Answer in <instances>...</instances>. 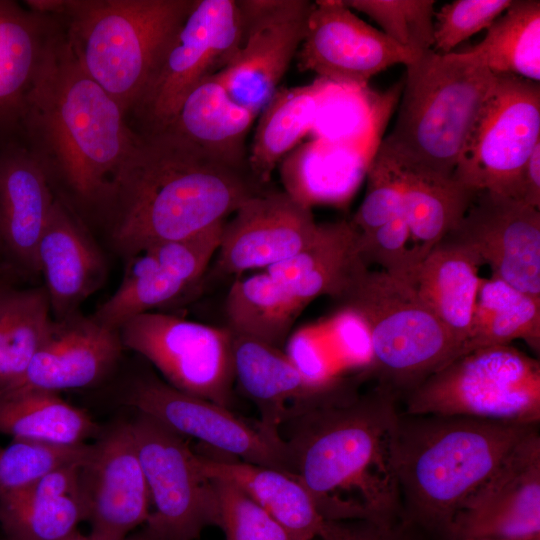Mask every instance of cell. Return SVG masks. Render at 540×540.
Instances as JSON below:
<instances>
[{
	"label": "cell",
	"mask_w": 540,
	"mask_h": 540,
	"mask_svg": "<svg viewBox=\"0 0 540 540\" xmlns=\"http://www.w3.org/2000/svg\"><path fill=\"white\" fill-rule=\"evenodd\" d=\"M359 231L351 221L318 223L311 241L291 258L266 271L304 309L328 296L337 301L368 268L359 254Z\"/></svg>",
	"instance_id": "cb8c5ba5"
},
{
	"label": "cell",
	"mask_w": 540,
	"mask_h": 540,
	"mask_svg": "<svg viewBox=\"0 0 540 540\" xmlns=\"http://www.w3.org/2000/svg\"><path fill=\"white\" fill-rule=\"evenodd\" d=\"M317 226L310 207L286 191L265 189L225 221L216 269L228 275L263 271L302 250Z\"/></svg>",
	"instance_id": "d6986e66"
},
{
	"label": "cell",
	"mask_w": 540,
	"mask_h": 540,
	"mask_svg": "<svg viewBox=\"0 0 540 540\" xmlns=\"http://www.w3.org/2000/svg\"><path fill=\"white\" fill-rule=\"evenodd\" d=\"M238 4L240 45L230 63L215 76L234 101L258 116L299 50L314 2L238 0Z\"/></svg>",
	"instance_id": "5bb4252c"
},
{
	"label": "cell",
	"mask_w": 540,
	"mask_h": 540,
	"mask_svg": "<svg viewBox=\"0 0 540 540\" xmlns=\"http://www.w3.org/2000/svg\"><path fill=\"white\" fill-rule=\"evenodd\" d=\"M302 310L263 270L231 285L225 300L226 327L235 336L284 349Z\"/></svg>",
	"instance_id": "d6a6232c"
},
{
	"label": "cell",
	"mask_w": 540,
	"mask_h": 540,
	"mask_svg": "<svg viewBox=\"0 0 540 540\" xmlns=\"http://www.w3.org/2000/svg\"><path fill=\"white\" fill-rule=\"evenodd\" d=\"M513 0H455L445 4L434 18V49L439 54L451 53L458 44L492 23Z\"/></svg>",
	"instance_id": "f6af8a7d"
},
{
	"label": "cell",
	"mask_w": 540,
	"mask_h": 540,
	"mask_svg": "<svg viewBox=\"0 0 540 540\" xmlns=\"http://www.w3.org/2000/svg\"><path fill=\"white\" fill-rule=\"evenodd\" d=\"M482 264L472 249L446 235L424 256L415 275L413 286L419 297L462 349L470 331Z\"/></svg>",
	"instance_id": "4316f807"
},
{
	"label": "cell",
	"mask_w": 540,
	"mask_h": 540,
	"mask_svg": "<svg viewBox=\"0 0 540 540\" xmlns=\"http://www.w3.org/2000/svg\"><path fill=\"white\" fill-rule=\"evenodd\" d=\"M487 29L484 39L463 52L493 74L540 81V1L513 0Z\"/></svg>",
	"instance_id": "d590c367"
},
{
	"label": "cell",
	"mask_w": 540,
	"mask_h": 540,
	"mask_svg": "<svg viewBox=\"0 0 540 540\" xmlns=\"http://www.w3.org/2000/svg\"><path fill=\"white\" fill-rule=\"evenodd\" d=\"M520 201L540 208V144L526 161L520 177Z\"/></svg>",
	"instance_id": "7dc6e473"
},
{
	"label": "cell",
	"mask_w": 540,
	"mask_h": 540,
	"mask_svg": "<svg viewBox=\"0 0 540 540\" xmlns=\"http://www.w3.org/2000/svg\"><path fill=\"white\" fill-rule=\"evenodd\" d=\"M403 523L384 526L367 520H325L318 540H410Z\"/></svg>",
	"instance_id": "bcb514c9"
},
{
	"label": "cell",
	"mask_w": 540,
	"mask_h": 540,
	"mask_svg": "<svg viewBox=\"0 0 540 540\" xmlns=\"http://www.w3.org/2000/svg\"><path fill=\"white\" fill-rule=\"evenodd\" d=\"M196 463L210 480L228 481L266 510L298 540H316L324 519L295 475L244 461H224L196 453Z\"/></svg>",
	"instance_id": "f1b7e54d"
},
{
	"label": "cell",
	"mask_w": 540,
	"mask_h": 540,
	"mask_svg": "<svg viewBox=\"0 0 540 540\" xmlns=\"http://www.w3.org/2000/svg\"><path fill=\"white\" fill-rule=\"evenodd\" d=\"M130 425L154 506L144 528L157 540H197L206 527H219L214 484L183 436L140 412Z\"/></svg>",
	"instance_id": "7c38bea8"
},
{
	"label": "cell",
	"mask_w": 540,
	"mask_h": 540,
	"mask_svg": "<svg viewBox=\"0 0 540 540\" xmlns=\"http://www.w3.org/2000/svg\"><path fill=\"white\" fill-rule=\"evenodd\" d=\"M235 382L256 405L259 427L283 440L281 426L290 406L336 397L358 383L357 377L337 375L324 383L308 380L293 365L283 349L233 335Z\"/></svg>",
	"instance_id": "44dd1931"
},
{
	"label": "cell",
	"mask_w": 540,
	"mask_h": 540,
	"mask_svg": "<svg viewBox=\"0 0 540 540\" xmlns=\"http://www.w3.org/2000/svg\"><path fill=\"white\" fill-rule=\"evenodd\" d=\"M329 80L318 77L312 83L278 89L258 115L248 165L265 185L277 164L310 133Z\"/></svg>",
	"instance_id": "4dcf8cb0"
},
{
	"label": "cell",
	"mask_w": 540,
	"mask_h": 540,
	"mask_svg": "<svg viewBox=\"0 0 540 540\" xmlns=\"http://www.w3.org/2000/svg\"><path fill=\"white\" fill-rule=\"evenodd\" d=\"M363 160L355 147L313 139L295 147L282 160L285 190L310 207L315 201L333 200V187L350 193L361 177Z\"/></svg>",
	"instance_id": "8d00e7d4"
},
{
	"label": "cell",
	"mask_w": 540,
	"mask_h": 540,
	"mask_svg": "<svg viewBox=\"0 0 540 540\" xmlns=\"http://www.w3.org/2000/svg\"><path fill=\"white\" fill-rule=\"evenodd\" d=\"M264 190L249 167L215 158L170 128L139 132L106 206L112 239L129 257L223 223Z\"/></svg>",
	"instance_id": "7a4b0ae2"
},
{
	"label": "cell",
	"mask_w": 540,
	"mask_h": 540,
	"mask_svg": "<svg viewBox=\"0 0 540 540\" xmlns=\"http://www.w3.org/2000/svg\"><path fill=\"white\" fill-rule=\"evenodd\" d=\"M494 77L463 52L424 51L406 65L397 118L381 143L404 166L452 178L464 140Z\"/></svg>",
	"instance_id": "8992f818"
},
{
	"label": "cell",
	"mask_w": 540,
	"mask_h": 540,
	"mask_svg": "<svg viewBox=\"0 0 540 540\" xmlns=\"http://www.w3.org/2000/svg\"><path fill=\"white\" fill-rule=\"evenodd\" d=\"M122 402L181 436L199 440L241 461L293 474L284 440H277L229 408L175 389L146 373L128 385Z\"/></svg>",
	"instance_id": "4fadbf2b"
},
{
	"label": "cell",
	"mask_w": 540,
	"mask_h": 540,
	"mask_svg": "<svg viewBox=\"0 0 540 540\" xmlns=\"http://www.w3.org/2000/svg\"><path fill=\"white\" fill-rule=\"evenodd\" d=\"M83 463L57 469L0 498V526L7 540H64L86 513L80 493Z\"/></svg>",
	"instance_id": "484cf974"
},
{
	"label": "cell",
	"mask_w": 540,
	"mask_h": 540,
	"mask_svg": "<svg viewBox=\"0 0 540 540\" xmlns=\"http://www.w3.org/2000/svg\"><path fill=\"white\" fill-rule=\"evenodd\" d=\"M117 101L80 67L63 27L26 98L19 128L52 180L84 205L107 206L139 137Z\"/></svg>",
	"instance_id": "3957f363"
},
{
	"label": "cell",
	"mask_w": 540,
	"mask_h": 540,
	"mask_svg": "<svg viewBox=\"0 0 540 540\" xmlns=\"http://www.w3.org/2000/svg\"><path fill=\"white\" fill-rule=\"evenodd\" d=\"M124 347L148 360L175 389L230 409L235 383L233 334L160 312L119 329Z\"/></svg>",
	"instance_id": "8fae6325"
},
{
	"label": "cell",
	"mask_w": 540,
	"mask_h": 540,
	"mask_svg": "<svg viewBox=\"0 0 540 540\" xmlns=\"http://www.w3.org/2000/svg\"><path fill=\"white\" fill-rule=\"evenodd\" d=\"M442 540H458V539L448 538V539H442Z\"/></svg>",
	"instance_id": "f907efd6"
},
{
	"label": "cell",
	"mask_w": 540,
	"mask_h": 540,
	"mask_svg": "<svg viewBox=\"0 0 540 540\" xmlns=\"http://www.w3.org/2000/svg\"><path fill=\"white\" fill-rule=\"evenodd\" d=\"M80 493L92 540H125L151 504L130 421L101 430L80 469Z\"/></svg>",
	"instance_id": "9a60e30c"
},
{
	"label": "cell",
	"mask_w": 540,
	"mask_h": 540,
	"mask_svg": "<svg viewBox=\"0 0 540 540\" xmlns=\"http://www.w3.org/2000/svg\"><path fill=\"white\" fill-rule=\"evenodd\" d=\"M5 285H3L1 279H0V289L3 288Z\"/></svg>",
	"instance_id": "681fc988"
},
{
	"label": "cell",
	"mask_w": 540,
	"mask_h": 540,
	"mask_svg": "<svg viewBox=\"0 0 540 540\" xmlns=\"http://www.w3.org/2000/svg\"><path fill=\"white\" fill-rule=\"evenodd\" d=\"M435 3L434 0L344 1L351 10L374 20L391 40L416 54L434 45Z\"/></svg>",
	"instance_id": "60d3db41"
},
{
	"label": "cell",
	"mask_w": 540,
	"mask_h": 540,
	"mask_svg": "<svg viewBox=\"0 0 540 540\" xmlns=\"http://www.w3.org/2000/svg\"><path fill=\"white\" fill-rule=\"evenodd\" d=\"M410 232L402 211L369 233L359 232V254L368 267L379 265L389 276L414 285L419 262L408 245Z\"/></svg>",
	"instance_id": "ee69618b"
},
{
	"label": "cell",
	"mask_w": 540,
	"mask_h": 540,
	"mask_svg": "<svg viewBox=\"0 0 540 540\" xmlns=\"http://www.w3.org/2000/svg\"><path fill=\"white\" fill-rule=\"evenodd\" d=\"M257 117L234 101L214 74L187 94L166 128L215 158L249 167L245 140Z\"/></svg>",
	"instance_id": "83f0119b"
},
{
	"label": "cell",
	"mask_w": 540,
	"mask_h": 540,
	"mask_svg": "<svg viewBox=\"0 0 540 540\" xmlns=\"http://www.w3.org/2000/svg\"><path fill=\"white\" fill-rule=\"evenodd\" d=\"M53 321L44 287L0 289V394L19 383Z\"/></svg>",
	"instance_id": "e575fe53"
},
{
	"label": "cell",
	"mask_w": 540,
	"mask_h": 540,
	"mask_svg": "<svg viewBox=\"0 0 540 540\" xmlns=\"http://www.w3.org/2000/svg\"><path fill=\"white\" fill-rule=\"evenodd\" d=\"M91 444L62 445L13 439L0 446V498L18 491L65 466L84 463Z\"/></svg>",
	"instance_id": "f35d334b"
},
{
	"label": "cell",
	"mask_w": 540,
	"mask_h": 540,
	"mask_svg": "<svg viewBox=\"0 0 540 540\" xmlns=\"http://www.w3.org/2000/svg\"><path fill=\"white\" fill-rule=\"evenodd\" d=\"M211 481L218 499V528L224 532L225 540H298L234 484Z\"/></svg>",
	"instance_id": "7bdbcfd3"
},
{
	"label": "cell",
	"mask_w": 540,
	"mask_h": 540,
	"mask_svg": "<svg viewBox=\"0 0 540 540\" xmlns=\"http://www.w3.org/2000/svg\"><path fill=\"white\" fill-rule=\"evenodd\" d=\"M396 162L412 252L420 263L459 224L478 191L453 177L441 178Z\"/></svg>",
	"instance_id": "f546056e"
},
{
	"label": "cell",
	"mask_w": 540,
	"mask_h": 540,
	"mask_svg": "<svg viewBox=\"0 0 540 540\" xmlns=\"http://www.w3.org/2000/svg\"><path fill=\"white\" fill-rule=\"evenodd\" d=\"M36 262L55 320L77 313L79 305L101 286L105 275L98 248L59 197L40 237Z\"/></svg>",
	"instance_id": "7402d4cb"
},
{
	"label": "cell",
	"mask_w": 540,
	"mask_h": 540,
	"mask_svg": "<svg viewBox=\"0 0 540 540\" xmlns=\"http://www.w3.org/2000/svg\"><path fill=\"white\" fill-rule=\"evenodd\" d=\"M458 540H540V435L530 430L456 516Z\"/></svg>",
	"instance_id": "2e32d148"
},
{
	"label": "cell",
	"mask_w": 540,
	"mask_h": 540,
	"mask_svg": "<svg viewBox=\"0 0 540 540\" xmlns=\"http://www.w3.org/2000/svg\"><path fill=\"white\" fill-rule=\"evenodd\" d=\"M62 29L57 16L0 0V130L19 127L26 98Z\"/></svg>",
	"instance_id": "d4e9b609"
},
{
	"label": "cell",
	"mask_w": 540,
	"mask_h": 540,
	"mask_svg": "<svg viewBox=\"0 0 540 540\" xmlns=\"http://www.w3.org/2000/svg\"><path fill=\"white\" fill-rule=\"evenodd\" d=\"M540 144V85L495 74L461 148L453 179L520 201V177Z\"/></svg>",
	"instance_id": "9c48e42d"
},
{
	"label": "cell",
	"mask_w": 540,
	"mask_h": 540,
	"mask_svg": "<svg viewBox=\"0 0 540 540\" xmlns=\"http://www.w3.org/2000/svg\"><path fill=\"white\" fill-rule=\"evenodd\" d=\"M404 399L408 415L538 425L540 362L511 345L477 348L432 373Z\"/></svg>",
	"instance_id": "ba28073f"
},
{
	"label": "cell",
	"mask_w": 540,
	"mask_h": 540,
	"mask_svg": "<svg viewBox=\"0 0 540 540\" xmlns=\"http://www.w3.org/2000/svg\"><path fill=\"white\" fill-rule=\"evenodd\" d=\"M241 33L238 0H194L132 111L143 133L166 128L187 94L230 63Z\"/></svg>",
	"instance_id": "30bf717a"
},
{
	"label": "cell",
	"mask_w": 540,
	"mask_h": 540,
	"mask_svg": "<svg viewBox=\"0 0 540 540\" xmlns=\"http://www.w3.org/2000/svg\"><path fill=\"white\" fill-rule=\"evenodd\" d=\"M397 399L376 385L363 394L356 390L287 409L281 429H287L292 471L323 519L402 523Z\"/></svg>",
	"instance_id": "6da1fadb"
},
{
	"label": "cell",
	"mask_w": 540,
	"mask_h": 540,
	"mask_svg": "<svg viewBox=\"0 0 540 540\" xmlns=\"http://www.w3.org/2000/svg\"><path fill=\"white\" fill-rule=\"evenodd\" d=\"M337 302L365 327L371 361L365 376L398 399L462 352L414 286L363 269Z\"/></svg>",
	"instance_id": "52a82bcc"
},
{
	"label": "cell",
	"mask_w": 540,
	"mask_h": 540,
	"mask_svg": "<svg viewBox=\"0 0 540 540\" xmlns=\"http://www.w3.org/2000/svg\"><path fill=\"white\" fill-rule=\"evenodd\" d=\"M55 196L44 168L26 145L0 152V241L20 265L37 271L36 252Z\"/></svg>",
	"instance_id": "603a6c76"
},
{
	"label": "cell",
	"mask_w": 540,
	"mask_h": 540,
	"mask_svg": "<svg viewBox=\"0 0 540 540\" xmlns=\"http://www.w3.org/2000/svg\"><path fill=\"white\" fill-rule=\"evenodd\" d=\"M194 0H61L56 16L76 61L132 112Z\"/></svg>",
	"instance_id": "5b68a950"
},
{
	"label": "cell",
	"mask_w": 540,
	"mask_h": 540,
	"mask_svg": "<svg viewBox=\"0 0 540 540\" xmlns=\"http://www.w3.org/2000/svg\"><path fill=\"white\" fill-rule=\"evenodd\" d=\"M517 339L539 353L540 299L500 279H481L461 354L482 347L510 345Z\"/></svg>",
	"instance_id": "836d02e7"
},
{
	"label": "cell",
	"mask_w": 540,
	"mask_h": 540,
	"mask_svg": "<svg viewBox=\"0 0 540 540\" xmlns=\"http://www.w3.org/2000/svg\"><path fill=\"white\" fill-rule=\"evenodd\" d=\"M191 287L147 248L129 256L118 288L92 318L119 330L130 319L178 299Z\"/></svg>",
	"instance_id": "74e56055"
},
{
	"label": "cell",
	"mask_w": 540,
	"mask_h": 540,
	"mask_svg": "<svg viewBox=\"0 0 540 540\" xmlns=\"http://www.w3.org/2000/svg\"><path fill=\"white\" fill-rule=\"evenodd\" d=\"M301 71L333 82L366 86L381 71L416 54L357 17L343 0H317L297 52Z\"/></svg>",
	"instance_id": "e0dca14e"
},
{
	"label": "cell",
	"mask_w": 540,
	"mask_h": 540,
	"mask_svg": "<svg viewBox=\"0 0 540 540\" xmlns=\"http://www.w3.org/2000/svg\"><path fill=\"white\" fill-rule=\"evenodd\" d=\"M64 540H92L89 536L82 535L78 530ZM125 540H157L145 528L130 534Z\"/></svg>",
	"instance_id": "c3c4849f"
},
{
	"label": "cell",
	"mask_w": 540,
	"mask_h": 540,
	"mask_svg": "<svg viewBox=\"0 0 540 540\" xmlns=\"http://www.w3.org/2000/svg\"><path fill=\"white\" fill-rule=\"evenodd\" d=\"M402 211L399 167L381 143L368 164L366 193L351 222L360 233H369Z\"/></svg>",
	"instance_id": "b9f144b4"
},
{
	"label": "cell",
	"mask_w": 540,
	"mask_h": 540,
	"mask_svg": "<svg viewBox=\"0 0 540 540\" xmlns=\"http://www.w3.org/2000/svg\"><path fill=\"white\" fill-rule=\"evenodd\" d=\"M124 348L119 330L77 313L53 321L49 336L11 390L59 393L102 381L117 364ZM8 392V391H7Z\"/></svg>",
	"instance_id": "ffe728a7"
},
{
	"label": "cell",
	"mask_w": 540,
	"mask_h": 540,
	"mask_svg": "<svg viewBox=\"0 0 540 540\" xmlns=\"http://www.w3.org/2000/svg\"><path fill=\"white\" fill-rule=\"evenodd\" d=\"M368 92L366 86L329 80L310 131L314 139L355 147L369 127L373 107Z\"/></svg>",
	"instance_id": "ab89813d"
},
{
	"label": "cell",
	"mask_w": 540,
	"mask_h": 540,
	"mask_svg": "<svg viewBox=\"0 0 540 540\" xmlns=\"http://www.w3.org/2000/svg\"><path fill=\"white\" fill-rule=\"evenodd\" d=\"M101 427L59 393L18 389L0 394V434L62 445L86 443Z\"/></svg>",
	"instance_id": "1f68e13d"
},
{
	"label": "cell",
	"mask_w": 540,
	"mask_h": 540,
	"mask_svg": "<svg viewBox=\"0 0 540 540\" xmlns=\"http://www.w3.org/2000/svg\"><path fill=\"white\" fill-rule=\"evenodd\" d=\"M447 235L472 249L492 277L540 299V211L514 198L477 192Z\"/></svg>",
	"instance_id": "ac0fdd59"
},
{
	"label": "cell",
	"mask_w": 540,
	"mask_h": 540,
	"mask_svg": "<svg viewBox=\"0 0 540 540\" xmlns=\"http://www.w3.org/2000/svg\"><path fill=\"white\" fill-rule=\"evenodd\" d=\"M538 425L399 414L395 462L402 523L451 537L454 520L507 454Z\"/></svg>",
	"instance_id": "277c9868"
}]
</instances>
